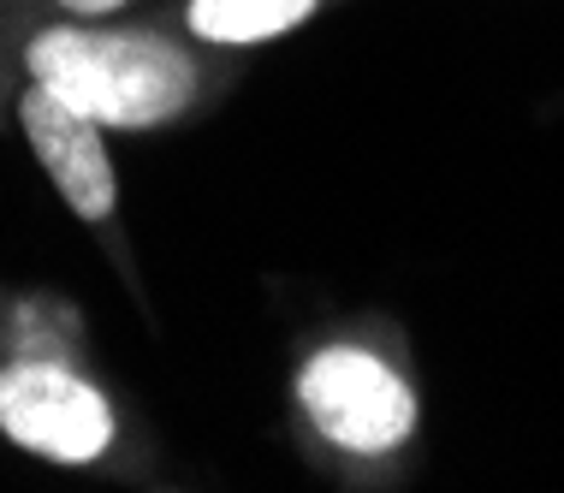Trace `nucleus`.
<instances>
[{
    "mask_svg": "<svg viewBox=\"0 0 564 493\" xmlns=\"http://www.w3.org/2000/svg\"><path fill=\"white\" fill-rule=\"evenodd\" d=\"M59 19H126L131 7H143V0H48Z\"/></svg>",
    "mask_w": 564,
    "mask_h": 493,
    "instance_id": "obj_6",
    "label": "nucleus"
},
{
    "mask_svg": "<svg viewBox=\"0 0 564 493\" xmlns=\"http://www.w3.org/2000/svg\"><path fill=\"white\" fill-rule=\"evenodd\" d=\"M0 440L54 470H101L126 446V416L72 351L19 345L0 357Z\"/></svg>",
    "mask_w": 564,
    "mask_h": 493,
    "instance_id": "obj_3",
    "label": "nucleus"
},
{
    "mask_svg": "<svg viewBox=\"0 0 564 493\" xmlns=\"http://www.w3.org/2000/svg\"><path fill=\"white\" fill-rule=\"evenodd\" d=\"M322 7L327 0H185L178 30L208 54H250L303 30Z\"/></svg>",
    "mask_w": 564,
    "mask_h": 493,
    "instance_id": "obj_5",
    "label": "nucleus"
},
{
    "mask_svg": "<svg viewBox=\"0 0 564 493\" xmlns=\"http://www.w3.org/2000/svg\"><path fill=\"white\" fill-rule=\"evenodd\" d=\"M12 119L24 131L30 161L59 191L72 221H84L89 233H113V221H119V167L108 149L113 131H101L96 119H84L72 101H59L54 89H42L30 78L12 96Z\"/></svg>",
    "mask_w": 564,
    "mask_h": 493,
    "instance_id": "obj_4",
    "label": "nucleus"
},
{
    "mask_svg": "<svg viewBox=\"0 0 564 493\" xmlns=\"http://www.w3.org/2000/svg\"><path fill=\"white\" fill-rule=\"evenodd\" d=\"M208 49L185 30L126 19H42L19 42V72L54 89L101 131H166L208 101Z\"/></svg>",
    "mask_w": 564,
    "mask_h": 493,
    "instance_id": "obj_2",
    "label": "nucleus"
},
{
    "mask_svg": "<svg viewBox=\"0 0 564 493\" xmlns=\"http://www.w3.org/2000/svg\"><path fill=\"white\" fill-rule=\"evenodd\" d=\"M297 446L345 487H392L422 446V381L392 321H333L292 357L285 375Z\"/></svg>",
    "mask_w": 564,
    "mask_h": 493,
    "instance_id": "obj_1",
    "label": "nucleus"
}]
</instances>
